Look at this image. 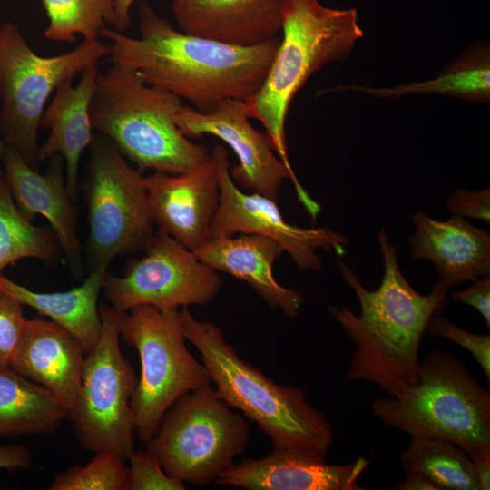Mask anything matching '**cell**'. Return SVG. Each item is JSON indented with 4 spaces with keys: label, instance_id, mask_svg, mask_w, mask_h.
Returning a JSON list of instances; mask_svg holds the SVG:
<instances>
[{
    "label": "cell",
    "instance_id": "6da1fadb",
    "mask_svg": "<svg viewBox=\"0 0 490 490\" xmlns=\"http://www.w3.org/2000/svg\"><path fill=\"white\" fill-rule=\"evenodd\" d=\"M141 36L108 28L113 64L135 69L148 83L208 113L228 99L246 102L262 85L280 42L278 35L252 46H238L179 32L146 2L139 7Z\"/></svg>",
    "mask_w": 490,
    "mask_h": 490
},
{
    "label": "cell",
    "instance_id": "83f0119b",
    "mask_svg": "<svg viewBox=\"0 0 490 490\" xmlns=\"http://www.w3.org/2000/svg\"><path fill=\"white\" fill-rule=\"evenodd\" d=\"M48 24L44 30L53 42L74 43L75 34L83 40H98L105 22L113 25V0H42Z\"/></svg>",
    "mask_w": 490,
    "mask_h": 490
},
{
    "label": "cell",
    "instance_id": "9c48e42d",
    "mask_svg": "<svg viewBox=\"0 0 490 490\" xmlns=\"http://www.w3.org/2000/svg\"><path fill=\"white\" fill-rule=\"evenodd\" d=\"M83 181L87 205L86 254L90 269L108 268L117 256L144 250L153 219L144 177L103 134L93 135Z\"/></svg>",
    "mask_w": 490,
    "mask_h": 490
},
{
    "label": "cell",
    "instance_id": "e575fe53",
    "mask_svg": "<svg viewBox=\"0 0 490 490\" xmlns=\"http://www.w3.org/2000/svg\"><path fill=\"white\" fill-rule=\"evenodd\" d=\"M32 460L31 452L24 446H0V469L27 468Z\"/></svg>",
    "mask_w": 490,
    "mask_h": 490
},
{
    "label": "cell",
    "instance_id": "1f68e13d",
    "mask_svg": "<svg viewBox=\"0 0 490 490\" xmlns=\"http://www.w3.org/2000/svg\"><path fill=\"white\" fill-rule=\"evenodd\" d=\"M25 320L22 304L0 288V368L10 367L22 338Z\"/></svg>",
    "mask_w": 490,
    "mask_h": 490
},
{
    "label": "cell",
    "instance_id": "7a4b0ae2",
    "mask_svg": "<svg viewBox=\"0 0 490 490\" xmlns=\"http://www.w3.org/2000/svg\"><path fill=\"white\" fill-rule=\"evenodd\" d=\"M378 243L384 274L375 290L367 289L350 267L337 258L341 277L358 297L360 313L346 306H329L328 310L355 345L344 378L372 383L396 397L416 381L422 338L430 318L447 304L448 289L438 280L430 294L418 293L404 278L384 229Z\"/></svg>",
    "mask_w": 490,
    "mask_h": 490
},
{
    "label": "cell",
    "instance_id": "277c9868",
    "mask_svg": "<svg viewBox=\"0 0 490 490\" xmlns=\"http://www.w3.org/2000/svg\"><path fill=\"white\" fill-rule=\"evenodd\" d=\"M181 105V98L148 84L135 69L113 64L97 76L91 123L140 172L191 173L213 161L206 147L191 142L178 128L174 115Z\"/></svg>",
    "mask_w": 490,
    "mask_h": 490
},
{
    "label": "cell",
    "instance_id": "d6986e66",
    "mask_svg": "<svg viewBox=\"0 0 490 490\" xmlns=\"http://www.w3.org/2000/svg\"><path fill=\"white\" fill-rule=\"evenodd\" d=\"M84 350L51 319H26L10 368L47 389L68 412L81 384Z\"/></svg>",
    "mask_w": 490,
    "mask_h": 490
},
{
    "label": "cell",
    "instance_id": "5bb4252c",
    "mask_svg": "<svg viewBox=\"0 0 490 490\" xmlns=\"http://www.w3.org/2000/svg\"><path fill=\"white\" fill-rule=\"evenodd\" d=\"M244 101L228 99L208 113L198 112L183 104L174 121L187 138L213 135L226 142L239 162L230 172L241 187L260 193L275 201L284 180H291L299 201L313 221L322 211L279 160L266 135L249 121Z\"/></svg>",
    "mask_w": 490,
    "mask_h": 490
},
{
    "label": "cell",
    "instance_id": "ffe728a7",
    "mask_svg": "<svg viewBox=\"0 0 490 490\" xmlns=\"http://www.w3.org/2000/svg\"><path fill=\"white\" fill-rule=\"evenodd\" d=\"M285 0H172L182 32L220 43L252 46L281 31Z\"/></svg>",
    "mask_w": 490,
    "mask_h": 490
},
{
    "label": "cell",
    "instance_id": "f35d334b",
    "mask_svg": "<svg viewBox=\"0 0 490 490\" xmlns=\"http://www.w3.org/2000/svg\"><path fill=\"white\" fill-rule=\"evenodd\" d=\"M4 150H5V142L0 132V164L2 162ZM2 174H3V172L1 171V168H0V177L2 176Z\"/></svg>",
    "mask_w": 490,
    "mask_h": 490
},
{
    "label": "cell",
    "instance_id": "e0dca14e",
    "mask_svg": "<svg viewBox=\"0 0 490 490\" xmlns=\"http://www.w3.org/2000/svg\"><path fill=\"white\" fill-rule=\"evenodd\" d=\"M369 463L359 456L331 465L303 452L273 448L261 458L232 463L215 483L249 490H363L357 482Z\"/></svg>",
    "mask_w": 490,
    "mask_h": 490
},
{
    "label": "cell",
    "instance_id": "cb8c5ba5",
    "mask_svg": "<svg viewBox=\"0 0 490 490\" xmlns=\"http://www.w3.org/2000/svg\"><path fill=\"white\" fill-rule=\"evenodd\" d=\"M67 412L42 386L13 368H0V437L50 434Z\"/></svg>",
    "mask_w": 490,
    "mask_h": 490
},
{
    "label": "cell",
    "instance_id": "7402d4cb",
    "mask_svg": "<svg viewBox=\"0 0 490 490\" xmlns=\"http://www.w3.org/2000/svg\"><path fill=\"white\" fill-rule=\"evenodd\" d=\"M99 71L97 64L81 74L76 85L66 80L55 90V94L44 111L40 128L49 129L47 140L39 146V162L60 154L65 164L68 193L75 201L78 195L79 162L83 152L93 139L90 105Z\"/></svg>",
    "mask_w": 490,
    "mask_h": 490
},
{
    "label": "cell",
    "instance_id": "5b68a950",
    "mask_svg": "<svg viewBox=\"0 0 490 490\" xmlns=\"http://www.w3.org/2000/svg\"><path fill=\"white\" fill-rule=\"evenodd\" d=\"M281 32L262 85L244 103L248 116L262 123L272 149L297 177L285 133L290 103L315 72L348 56L364 33L355 8H330L318 0H285Z\"/></svg>",
    "mask_w": 490,
    "mask_h": 490
},
{
    "label": "cell",
    "instance_id": "d6a6232c",
    "mask_svg": "<svg viewBox=\"0 0 490 490\" xmlns=\"http://www.w3.org/2000/svg\"><path fill=\"white\" fill-rule=\"evenodd\" d=\"M450 211L459 217L490 221V189L480 191H469L457 189L451 193L446 201Z\"/></svg>",
    "mask_w": 490,
    "mask_h": 490
},
{
    "label": "cell",
    "instance_id": "f1b7e54d",
    "mask_svg": "<svg viewBox=\"0 0 490 490\" xmlns=\"http://www.w3.org/2000/svg\"><path fill=\"white\" fill-rule=\"evenodd\" d=\"M110 451L96 452L86 465L58 474L49 490H129V466Z\"/></svg>",
    "mask_w": 490,
    "mask_h": 490
},
{
    "label": "cell",
    "instance_id": "ba28073f",
    "mask_svg": "<svg viewBox=\"0 0 490 490\" xmlns=\"http://www.w3.org/2000/svg\"><path fill=\"white\" fill-rule=\"evenodd\" d=\"M109 54L99 40H83L55 56L34 53L12 22L0 28V132L38 171V132L48 98L66 80L74 79Z\"/></svg>",
    "mask_w": 490,
    "mask_h": 490
},
{
    "label": "cell",
    "instance_id": "9a60e30c",
    "mask_svg": "<svg viewBox=\"0 0 490 490\" xmlns=\"http://www.w3.org/2000/svg\"><path fill=\"white\" fill-rule=\"evenodd\" d=\"M4 177L20 212L29 220L44 217L54 232L68 266L80 269L82 246L78 236V209L68 193L64 160L49 158L44 174L29 165L12 146L5 143Z\"/></svg>",
    "mask_w": 490,
    "mask_h": 490
},
{
    "label": "cell",
    "instance_id": "30bf717a",
    "mask_svg": "<svg viewBox=\"0 0 490 490\" xmlns=\"http://www.w3.org/2000/svg\"><path fill=\"white\" fill-rule=\"evenodd\" d=\"M178 310L140 305L120 311V337L135 348L141 375L131 400L136 436L146 443L165 412L184 394L211 384L206 369L185 345Z\"/></svg>",
    "mask_w": 490,
    "mask_h": 490
},
{
    "label": "cell",
    "instance_id": "d590c367",
    "mask_svg": "<svg viewBox=\"0 0 490 490\" xmlns=\"http://www.w3.org/2000/svg\"><path fill=\"white\" fill-rule=\"evenodd\" d=\"M474 463L478 490L490 489V451L470 456Z\"/></svg>",
    "mask_w": 490,
    "mask_h": 490
},
{
    "label": "cell",
    "instance_id": "484cf974",
    "mask_svg": "<svg viewBox=\"0 0 490 490\" xmlns=\"http://www.w3.org/2000/svg\"><path fill=\"white\" fill-rule=\"evenodd\" d=\"M411 438L399 457L406 475H422L440 490H478L474 463L460 447L441 438Z\"/></svg>",
    "mask_w": 490,
    "mask_h": 490
},
{
    "label": "cell",
    "instance_id": "4316f807",
    "mask_svg": "<svg viewBox=\"0 0 490 490\" xmlns=\"http://www.w3.org/2000/svg\"><path fill=\"white\" fill-rule=\"evenodd\" d=\"M61 248L53 230L34 225L16 207L4 174L0 177V275L15 261L33 258L47 264Z\"/></svg>",
    "mask_w": 490,
    "mask_h": 490
},
{
    "label": "cell",
    "instance_id": "3957f363",
    "mask_svg": "<svg viewBox=\"0 0 490 490\" xmlns=\"http://www.w3.org/2000/svg\"><path fill=\"white\" fill-rule=\"evenodd\" d=\"M178 316L186 340L200 352L211 382L230 407L254 422L273 448L327 458L334 443L332 426L300 387L277 384L241 359L218 325L196 319L188 307Z\"/></svg>",
    "mask_w": 490,
    "mask_h": 490
},
{
    "label": "cell",
    "instance_id": "7c38bea8",
    "mask_svg": "<svg viewBox=\"0 0 490 490\" xmlns=\"http://www.w3.org/2000/svg\"><path fill=\"white\" fill-rule=\"evenodd\" d=\"M143 250V256L127 263L122 276L104 278L102 291L116 309L151 305L177 310L204 306L219 293L218 271L169 235L157 230Z\"/></svg>",
    "mask_w": 490,
    "mask_h": 490
},
{
    "label": "cell",
    "instance_id": "d4e9b609",
    "mask_svg": "<svg viewBox=\"0 0 490 490\" xmlns=\"http://www.w3.org/2000/svg\"><path fill=\"white\" fill-rule=\"evenodd\" d=\"M489 57V49L480 47L461 55L437 77L421 83L383 88L352 85L339 89L362 92L379 98L395 99L411 93H432L486 103L490 99Z\"/></svg>",
    "mask_w": 490,
    "mask_h": 490
},
{
    "label": "cell",
    "instance_id": "4fadbf2b",
    "mask_svg": "<svg viewBox=\"0 0 490 490\" xmlns=\"http://www.w3.org/2000/svg\"><path fill=\"white\" fill-rule=\"evenodd\" d=\"M211 155L219 176L220 203L209 239L236 233L263 235L276 240L304 270H320L322 261L316 252L319 248L344 254L348 244L347 236L327 227L306 229L286 222L275 201L255 191L247 194L236 186L223 146L216 145Z\"/></svg>",
    "mask_w": 490,
    "mask_h": 490
},
{
    "label": "cell",
    "instance_id": "f546056e",
    "mask_svg": "<svg viewBox=\"0 0 490 490\" xmlns=\"http://www.w3.org/2000/svg\"><path fill=\"white\" fill-rule=\"evenodd\" d=\"M439 314H435L430 318L426 332L433 337L447 338L468 350L489 381L490 336L471 333Z\"/></svg>",
    "mask_w": 490,
    "mask_h": 490
},
{
    "label": "cell",
    "instance_id": "44dd1931",
    "mask_svg": "<svg viewBox=\"0 0 490 490\" xmlns=\"http://www.w3.org/2000/svg\"><path fill=\"white\" fill-rule=\"evenodd\" d=\"M282 252L276 240L254 233L211 238L193 250L201 262L242 279L271 309H279L288 318H296L304 302L303 295L279 284L273 274V264Z\"/></svg>",
    "mask_w": 490,
    "mask_h": 490
},
{
    "label": "cell",
    "instance_id": "836d02e7",
    "mask_svg": "<svg viewBox=\"0 0 490 490\" xmlns=\"http://www.w3.org/2000/svg\"><path fill=\"white\" fill-rule=\"evenodd\" d=\"M451 298L474 307L484 318L486 327L490 328V275L475 279L464 290L453 292Z\"/></svg>",
    "mask_w": 490,
    "mask_h": 490
},
{
    "label": "cell",
    "instance_id": "ac0fdd59",
    "mask_svg": "<svg viewBox=\"0 0 490 490\" xmlns=\"http://www.w3.org/2000/svg\"><path fill=\"white\" fill-rule=\"evenodd\" d=\"M412 220L409 260L431 261L447 289L490 275L488 231L457 215L440 221L416 211Z\"/></svg>",
    "mask_w": 490,
    "mask_h": 490
},
{
    "label": "cell",
    "instance_id": "2e32d148",
    "mask_svg": "<svg viewBox=\"0 0 490 490\" xmlns=\"http://www.w3.org/2000/svg\"><path fill=\"white\" fill-rule=\"evenodd\" d=\"M144 181L158 230L192 251L208 240L220 203L219 176L214 163L186 174L155 172L144 177Z\"/></svg>",
    "mask_w": 490,
    "mask_h": 490
},
{
    "label": "cell",
    "instance_id": "8d00e7d4",
    "mask_svg": "<svg viewBox=\"0 0 490 490\" xmlns=\"http://www.w3.org/2000/svg\"><path fill=\"white\" fill-rule=\"evenodd\" d=\"M135 0H113L114 10L113 26L119 32H124L131 25V7Z\"/></svg>",
    "mask_w": 490,
    "mask_h": 490
},
{
    "label": "cell",
    "instance_id": "4dcf8cb0",
    "mask_svg": "<svg viewBox=\"0 0 490 490\" xmlns=\"http://www.w3.org/2000/svg\"><path fill=\"white\" fill-rule=\"evenodd\" d=\"M130 462L129 490H184L185 484L172 478L149 451L134 450Z\"/></svg>",
    "mask_w": 490,
    "mask_h": 490
},
{
    "label": "cell",
    "instance_id": "74e56055",
    "mask_svg": "<svg viewBox=\"0 0 490 490\" xmlns=\"http://www.w3.org/2000/svg\"><path fill=\"white\" fill-rule=\"evenodd\" d=\"M391 490H440L427 477L418 474H407L406 479L400 484L390 487Z\"/></svg>",
    "mask_w": 490,
    "mask_h": 490
},
{
    "label": "cell",
    "instance_id": "8fae6325",
    "mask_svg": "<svg viewBox=\"0 0 490 490\" xmlns=\"http://www.w3.org/2000/svg\"><path fill=\"white\" fill-rule=\"evenodd\" d=\"M102 333L85 354L80 387L66 417L87 451H110L126 461L134 449L136 426L131 406L138 378L120 348V311L99 304Z\"/></svg>",
    "mask_w": 490,
    "mask_h": 490
},
{
    "label": "cell",
    "instance_id": "52a82bcc",
    "mask_svg": "<svg viewBox=\"0 0 490 490\" xmlns=\"http://www.w3.org/2000/svg\"><path fill=\"white\" fill-rule=\"evenodd\" d=\"M250 429L211 384L183 396L165 412L145 449L172 478L205 486L243 454Z\"/></svg>",
    "mask_w": 490,
    "mask_h": 490
},
{
    "label": "cell",
    "instance_id": "8992f818",
    "mask_svg": "<svg viewBox=\"0 0 490 490\" xmlns=\"http://www.w3.org/2000/svg\"><path fill=\"white\" fill-rule=\"evenodd\" d=\"M371 411L411 437L446 439L469 456L490 451L489 389L449 351H432L414 384L396 397L376 398Z\"/></svg>",
    "mask_w": 490,
    "mask_h": 490
},
{
    "label": "cell",
    "instance_id": "603a6c76",
    "mask_svg": "<svg viewBox=\"0 0 490 490\" xmlns=\"http://www.w3.org/2000/svg\"><path fill=\"white\" fill-rule=\"evenodd\" d=\"M106 268L92 270L79 287L62 292H36L0 275V288L22 305L64 328L82 345L85 354L97 345L102 333L98 299L103 290Z\"/></svg>",
    "mask_w": 490,
    "mask_h": 490
}]
</instances>
